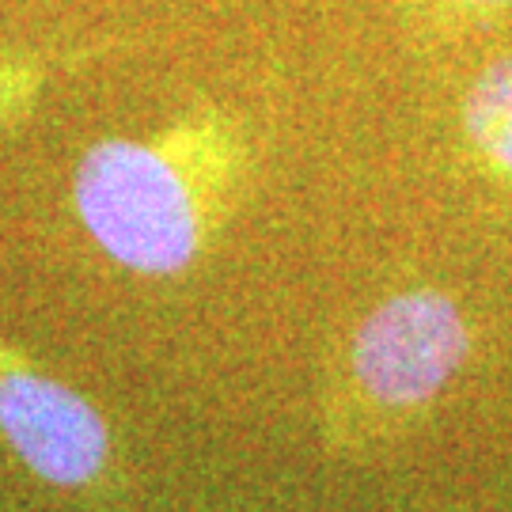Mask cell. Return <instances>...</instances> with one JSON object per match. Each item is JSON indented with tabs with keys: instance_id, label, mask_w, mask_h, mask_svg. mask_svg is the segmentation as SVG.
Masks as SVG:
<instances>
[{
	"instance_id": "6da1fadb",
	"label": "cell",
	"mask_w": 512,
	"mask_h": 512,
	"mask_svg": "<svg viewBox=\"0 0 512 512\" xmlns=\"http://www.w3.org/2000/svg\"><path fill=\"white\" fill-rule=\"evenodd\" d=\"M247 167L243 126L198 110L148 141L110 137L88 148L73 175L76 217L129 274H183L228 220Z\"/></svg>"
},
{
	"instance_id": "7a4b0ae2",
	"label": "cell",
	"mask_w": 512,
	"mask_h": 512,
	"mask_svg": "<svg viewBox=\"0 0 512 512\" xmlns=\"http://www.w3.org/2000/svg\"><path fill=\"white\" fill-rule=\"evenodd\" d=\"M471 357L456 296L414 285L384 296L353 327L330 395V440L346 452L384 444L421 421Z\"/></svg>"
},
{
	"instance_id": "3957f363",
	"label": "cell",
	"mask_w": 512,
	"mask_h": 512,
	"mask_svg": "<svg viewBox=\"0 0 512 512\" xmlns=\"http://www.w3.org/2000/svg\"><path fill=\"white\" fill-rule=\"evenodd\" d=\"M0 437L16 459L57 490L107 486L114 448L103 414L80 391L46 376L0 342Z\"/></svg>"
},
{
	"instance_id": "277c9868",
	"label": "cell",
	"mask_w": 512,
	"mask_h": 512,
	"mask_svg": "<svg viewBox=\"0 0 512 512\" xmlns=\"http://www.w3.org/2000/svg\"><path fill=\"white\" fill-rule=\"evenodd\" d=\"M459 126L475 164L512 198V54L494 57L471 80Z\"/></svg>"
},
{
	"instance_id": "5b68a950",
	"label": "cell",
	"mask_w": 512,
	"mask_h": 512,
	"mask_svg": "<svg viewBox=\"0 0 512 512\" xmlns=\"http://www.w3.org/2000/svg\"><path fill=\"white\" fill-rule=\"evenodd\" d=\"M42 88L38 65H0V126L16 122Z\"/></svg>"
},
{
	"instance_id": "8992f818",
	"label": "cell",
	"mask_w": 512,
	"mask_h": 512,
	"mask_svg": "<svg viewBox=\"0 0 512 512\" xmlns=\"http://www.w3.org/2000/svg\"><path fill=\"white\" fill-rule=\"evenodd\" d=\"M440 4L467 19H494V16H501L505 8H512V0H440Z\"/></svg>"
}]
</instances>
